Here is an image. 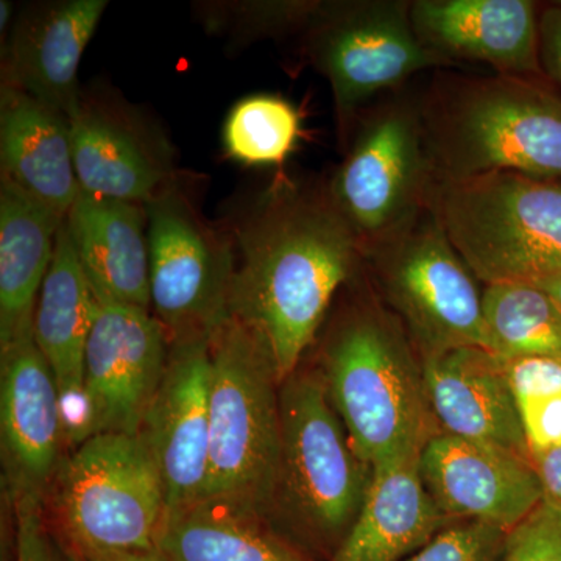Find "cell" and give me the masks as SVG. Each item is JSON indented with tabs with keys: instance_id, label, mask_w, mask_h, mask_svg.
<instances>
[{
	"instance_id": "obj_9",
	"label": "cell",
	"mask_w": 561,
	"mask_h": 561,
	"mask_svg": "<svg viewBox=\"0 0 561 561\" xmlns=\"http://www.w3.org/2000/svg\"><path fill=\"white\" fill-rule=\"evenodd\" d=\"M412 0H317L301 58L330 83L343 149L362 111L426 70L453 69L413 31Z\"/></svg>"
},
{
	"instance_id": "obj_21",
	"label": "cell",
	"mask_w": 561,
	"mask_h": 561,
	"mask_svg": "<svg viewBox=\"0 0 561 561\" xmlns=\"http://www.w3.org/2000/svg\"><path fill=\"white\" fill-rule=\"evenodd\" d=\"M66 225L98 301L150 311L146 205L80 191Z\"/></svg>"
},
{
	"instance_id": "obj_37",
	"label": "cell",
	"mask_w": 561,
	"mask_h": 561,
	"mask_svg": "<svg viewBox=\"0 0 561 561\" xmlns=\"http://www.w3.org/2000/svg\"><path fill=\"white\" fill-rule=\"evenodd\" d=\"M13 18V3L10 0H2L0 2V31L5 32L7 25L10 24Z\"/></svg>"
},
{
	"instance_id": "obj_19",
	"label": "cell",
	"mask_w": 561,
	"mask_h": 561,
	"mask_svg": "<svg viewBox=\"0 0 561 561\" xmlns=\"http://www.w3.org/2000/svg\"><path fill=\"white\" fill-rule=\"evenodd\" d=\"M432 413L443 434L530 460L504 362L482 348L421 359Z\"/></svg>"
},
{
	"instance_id": "obj_7",
	"label": "cell",
	"mask_w": 561,
	"mask_h": 561,
	"mask_svg": "<svg viewBox=\"0 0 561 561\" xmlns=\"http://www.w3.org/2000/svg\"><path fill=\"white\" fill-rule=\"evenodd\" d=\"M430 206L482 286L561 275V179L502 172L432 184Z\"/></svg>"
},
{
	"instance_id": "obj_31",
	"label": "cell",
	"mask_w": 561,
	"mask_h": 561,
	"mask_svg": "<svg viewBox=\"0 0 561 561\" xmlns=\"http://www.w3.org/2000/svg\"><path fill=\"white\" fill-rule=\"evenodd\" d=\"M501 561H561V507L542 501L508 530Z\"/></svg>"
},
{
	"instance_id": "obj_33",
	"label": "cell",
	"mask_w": 561,
	"mask_h": 561,
	"mask_svg": "<svg viewBox=\"0 0 561 561\" xmlns=\"http://www.w3.org/2000/svg\"><path fill=\"white\" fill-rule=\"evenodd\" d=\"M540 65L546 80L561 91V2L541 9Z\"/></svg>"
},
{
	"instance_id": "obj_2",
	"label": "cell",
	"mask_w": 561,
	"mask_h": 561,
	"mask_svg": "<svg viewBox=\"0 0 561 561\" xmlns=\"http://www.w3.org/2000/svg\"><path fill=\"white\" fill-rule=\"evenodd\" d=\"M343 290L345 301L324 331L317 367L332 405L371 468L420 456L440 430L419 353L365 267Z\"/></svg>"
},
{
	"instance_id": "obj_24",
	"label": "cell",
	"mask_w": 561,
	"mask_h": 561,
	"mask_svg": "<svg viewBox=\"0 0 561 561\" xmlns=\"http://www.w3.org/2000/svg\"><path fill=\"white\" fill-rule=\"evenodd\" d=\"M158 551L165 561H316L261 513L214 497L165 513Z\"/></svg>"
},
{
	"instance_id": "obj_15",
	"label": "cell",
	"mask_w": 561,
	"mask_h": 561,
	"mask_svg": "<svg viewBox=\"0 0 561 561\" xmlns=\"http://www.w3.org/2000/svg\"><path fill=\"white\" fill-rule=\"evenodd\" d=\"M209 339L171 346L138 435L160 470L168 512L205 497L210 451Z\"/></svg>"
},
{
	"instance_id": "obj_13",
	"label": "cell",
	"mask_w": 561,
	"mask_h": 561,
	"mask_svg": "<svg viewBox=\"0 0 561 561\" xmlns=\"http://www.w3.org/2000/svg\"><path fill=\"white\" fill-rule=\"evenodd\" d=\"M171 342L147 309L99 302L84 353L87 440L138 435L165 367Z\"/></svg>"
},
{
	"instance_id": "obj_34",
	"label": "cell",
	"mask_w": 561,
	"mask_h": 561,
	"mask_svg": "<svg viewBox=\"0 0 561 561\" xmlns=\"http://www.w3.org/2000/svg\"><path fill=\"white\" fill-rule=\"evenodd\" d=\"M531 465L540 479L545 501L561 507V442L531 456Z\"/></svg>"
},
{
	"instance_id": "obj_17",
	"label": "cell",
	"mask_w": 561,
	"mask_h": 561,
	"mask_svg": "<svg viewBox=\"0 0 561 561\" xmlns=\"http://www.w3.org/2000/svg\"><path fill=\"white\" fill-rule=\"evenodd\" d=\"M419 467L435 505L453 522L511 530L545 501L530 460L443 432L426 443Z\"/></svg>"
},
{
	"instance_id": "obj_35",
	"label": "cell",
	"mask_w": 561,
	"mask_h": 561,
	"mask_svg": "<svg viewBox=\"0 0 561 561\" xmlns=\"http://www.w3.org/2000/svg\"><path fill=\"white\" fill-rule=\"evenodd\" d=\"M80 561H165L157 549L151 551L108 553V556L90 557Z\"/></svg>"
},
{
	"instance_id": "obj_22",
	"label": "cell",
	"mask_w": 561,
	"mask_h": 561,
	"mask_svg": "<svg viewBox=\"0 0 561 561\" xmlns=\"http://www.w3.org/2000/svg\"><path fill=\"white\" fill-rule=\"evenodd\" d=\"M0 173L62 219L80 194L68 117L5 84L0 90Z\"/></svg>"
},
{
	"instance_id": "obj_14",
	"label": "cell",
	"mask_w": 561,
	"mask_h": 561,
	"mask_svg": "<svg viewBox=\"0 0 561 561\" xmlns=\"http://www.w3.org/2000/svg\"><path fill=\"white\" fill-rule=\"evenodd\" d=\"M68 121L84 194L146 205L176 180L171 142L121 95L81 90Z\"/></svg>"
},
{
	"instance_id": "obj_36",
	"label": "cell",
	"mask_w": 561,
	"mask_h": 561,
	"mask_svg": "<svg viewBox=\"0 0 561 561\" xmlns=\"http://www.w3.org/2000/svg\"><path fill=\"white\" fill-rule=\"evenodd\" d=\"M535 286L541 287L549 297L556 302L557 308L561 311V275L552 276V278L542 279L540 283H535Z\"/></svg>"
},
{
	"instance_id": "obj_11",
	"label": "cell",
	"mask_w": 561,
	"mask_h": 561,
	"mask_svg": "<svg viewBox=\"0 0 561 561\" xmlns=\"http://www.w3.org/2000/svg\"><path fill=\"white\" fill-rule=\"evenodd\" d=\"M153 316L172 345L210 339L227 320L234 247L173 180L146 203Z\"/></svg>"
},
{
	"instance_id": "obj_29",
	"label": "cell",
	"mask_w": 561,
	"mask_h": 561,
	"mask_svg": "<svg viewBox=\"0 0 561 561\" xmlns=\"http://www.w3.org/2000/svg\"><path fill=\"white\" fill-rule=\"evenodd\" d=\"M317 0H245V2H205L197 18L210 35L247 46L261 39L300 35L308 24Z\"/></svg>"
},
{
	"instance_id": "obj_30",
	"label": "cell",
	"mask_w": 561,
	"mask_h": 561,
	"mask_svg": "<svg viewBox=\"0 0 561 561\" xmlns=\"http://www.w3.org/2000/svg\"><path fill=\"white\" fill-rule=\"evenodd\" d=\"M507 531L493 524L459 519L404 561H501Z\"/></svg>"
},
{
	"instance_id": "obj_1",
	"label": "cell",
	"mask_w": 561,
	"mask_h": 561,
	"mask_svg": "<svg viewBox=\"0 0 561 561\" xmlns=\"http://www.w3.org/2000/svg\"><path fill=\"white\" fill-rule=\"evenodd\" d=\"M228 313L260 334L280 383L298 370L334 298L364 268L356 231L328 180L278 172L232 220Z\"/></svg>"
},
{
	"instance_id": "obj_32",
	"label": "cell",
	"mask_w": 561,
	"mask_h": 561,
	"mask_svg": "<svg viewBox=\"0 0 561 561\" xmlns=\"http://www.w3.org/2000/svg\"><path fill=\"white\" fill-rule=\"evenodd\" d=\"M14 516V561H80L50 529L43 511L18 512Z\"/></svg>"
},
{
	"instance_id": "obj_23",
	"label": "cell",
	"mask_w": 561,
	"mask_h": 561,
	"mask_svg": "<svg viewBox=\"0 0 561 561\" xmlns=\"http://www.w3.org/2000/svg\"><path fill=\"white\" fill-rule=\"evenodd\" d=\"M420 456L373 468L367 497L328 561H404L453 523L421 479Z\"/></svg>"
},
{
	"instance_id": "obj_12",
	"label": "cell",
	"mask_w": 561,
	"mask_h": 561,
	"mask_svg": "<svg viewBox=\"0 0 561 561\" xmlns=\"http://www.w3.org/2000/svg\"><path fill=\"white\" fill-rule=\"evenodd\" d=\"M0 448L11 508L43 511L66 442L60 391L33 334L0 348Z\"/></svg>"
},
{
	"instance_id": "obj_28",
	"label": "cell",
	"mask_w": 561,
	"mask_h": 561,
	"mask_svg": "<svg viewBox=\"0 0 561 561\" xmlns=\"http://www.w3.org/2000/svg\"><path fill=\"white\" fill-rule=\"evenodd\" d=\"M502 362L531 459L561 442V360L516 357Z\"/></svg>"
},
{
	"instance_id": "obj_3",
	"label": "cell",
	"mask_w": 561,
	"mask_h": 561,
	"mask_svg": "<svg viewBox=\"0 0 561 561\" xmlns=\"http://www.w3.org/2000/svg\"><path fill=\"white\" fill-rule=\"evenodd\" d=\"M419 102L434 184L502 172L561 179V94L548 80L438 69Z\"/></svg>"
},
{
	"instance_id": "obj_6",
	"label": "cell",
	"mask_w": 561,
	"mask_h": 561,
	"mask_svg": "<svg viewBox=\"0 0 561 561\" xmlns=\"http://www.w3.org/2000/svg\"><path fill=\"white\" fill-rule=\"evenodd\" d=\"M209 481L205 497L268 519L278 467L280 381L267 343L234 317L213 332ZM271 522V519H268Z\"/></svg>"
},
{
	"instance_id": "obj_26",
	"label": "cell",
	"mask_w": 561,
	"mask_h": 561,
	"mask_svg": "<svg viewBox=\"0 0 561 561\" xmlns=\"http://www.w3.org/2000/svg\"><path fill=\"white\" fill-rule=\"evenodd\" d=\"M483 321L486 350L502 359L561 360V311L541 287L530 283L483 286Z\"/></svg>"
},
{
	"instance_id": "obj_18",
	"label": "cell",
	"mask_w": 561,
	"mask_h": 561,
	"mask_svg": "<svg viewBox=\"0 0 561 561\" xmlns=\"http://www.w3.org/2000/svg\"><path fill=\"white\" fill-rule=\"evenodd\" d=\"M106 0H55L25 7L3 51L2 84L69 117L81 95L79 68Z\"/></svg>"
},
{
	"instance_id": "obj_5",
	"label": "cell",
	"mask_w": 561,
	"mask_h": 561,
	"mask_svg": "<svg viewBox=\"0 0 561 561\" xmlns=\"http://www.w3.org/2000/svg\"><path fill=\"white\" fill-rule=\"evenodd\" d=\"M43 511L62 545L84 560L157 549L168 501L139 435L99 434L66 454Z\"/></svg>"
},
{
	"instance_id": "obj_4",
	"label": "cell",
	"mask_w": 561,
	"mask_h": 561,
	"mask_svg": "<svg viewBox=\"0 0 561 561\" xmlns=\"http://www.w3.org/2000/svg\"><path fill=\"white\" fill-rule=\"evenodd\" d=\"M279 416L268 519L306 552L331 559L359 515L373 468L354 448L319 368L300 365L280 383Z\"/></svg>"
},
{
	"instance_id": "obj_27",
	"label": "cell",
	"mask_w": 561,
	"mask_h": 561,
	"mask_svg": "<svg viewBox=\"0 0 561 561\" xmlns=\"http://www.w3.org/2000/svg\"><path fill=\"white\" fill-rule=\"evenodd\" d=\"M301 117L291 103L254 94L232 106L224 125V146L231 160L247 165H283L297 147Z\"/></svg>"
},
{
	"instance_id": "obj_10",
	"label": "cell",
	"mask_w": 561,
	"mask_h": 561,
	"mask_svg": "<svg viewBox=\"0 0 561 561\" xmlns=\"http://www.w3.org/2000/svg\"><path fill=\"white\" fill-rule=\"evenodd\" d=\"M328 184L364 254L430 206L434 181L419 90L408 84L362 111Z\"/></svg>"
},
{
	"instance_id": "obj_25",
	"label": "cell",
	"mask_w": 561,
	"mask_h": 561,
	"mask_svg": "<svg viewBox=\"0 0 561 561\" xmlns=\"http://www.w3.org/2000/svg\"><path fill=\"white\" fill-rule=\"evenodd\" d=\"M62 217L0 179V348L33 334Z\"/></svg>"
},
{
	"instance_id": "obj_8",
	"label": "cell",
	"mask_w": 561,
	"mask_h": 561,
	"mask_svg": "<svg viewBox=\"0 0 561 561\" xmlns=\"http://www.w3.org/2000/svg\"><path fill=\"white\" fill-rule=\"evenodd\" d=\"M364 256L376 294L401 321L420 359L486 350L483 286L431 206Z\"/></svg>"
},
{
	"instance_id": "obj_16",
	"label": "cell",
	"mask_w": 561,
	"mask_h": 561,
	"mask_svg": "<svg viewBox=\"0 0 561 561\" xmlns=\"http://www.w3.org/2000/svg\"><path fill=\"white\" fill-rule=\"evenodd\" d=\"M540 3L531 0H412L416 38L453 69L546 79L540 65Z\"/></svg>"
},
{
	"instance_id": "obj_20",
	"label": "cell",
	"mask_w": 561,
	"mask_h": 561,
	"mask_svg": "<svg viewBox=\"0 0 561 561\" xmlns=\"http://www.w3.org/2000/svg\"><path fill=\"white\" fill-rule=\"evenodd\" d=\"M98 308L65 219L36 302L33 339L60 391L66 449L87 440L84 353Z\"/></svg>"
}]
</instances>
